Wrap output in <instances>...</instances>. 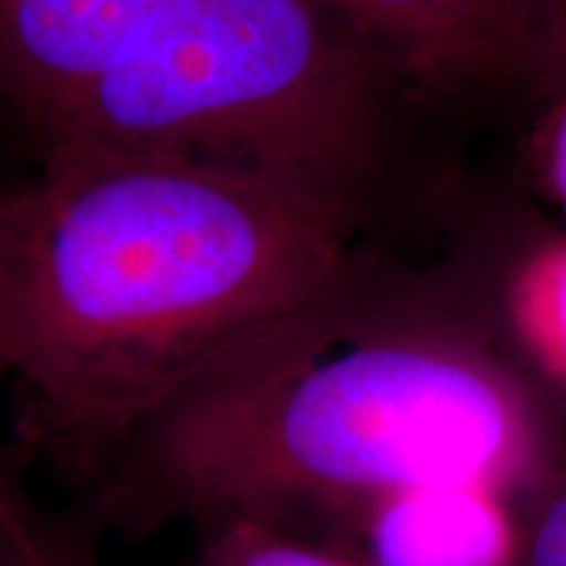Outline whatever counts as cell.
<instances>
[{
  "label": "cell",
  "mask_w": 566,
  "mask_h": 566,
  "mask_svg": "<svg viewBox=\"0 0 566 566\" xmlns=\"http://www.w3.org/2000/svg\"><path fill=\"white\" fill-rule=\"evenodd\" d=\"M0 566H101L95 543L19 491L0 504Z\"/></svg>",
  "instance_id": "8"
},
{
  "label": "cell",
  "mask_w": 566,
  "mask_h": 566,
  "mask_svg": "<svg viewBox=\"0 0 566 566\" xmlns=\"http://www.w3.org/2000/svg\"><path fill=\"white\" fill-rule=\"evenodd\" d=\"M530 87H533L537 95L548 97V101L566 97V3L562 13H558L554 30L548 34L546 48H543Z\"/></svg>",
  "instance_id": "12"
},
{
  "label": "cell",
  "mask_w": 566,
  "mask_h": 566,
  "mask_svg": "<svg viewBox=\"0 0 566 566\" xmlns=\"http://www.w3.org/2000/svg\"><path fill=\"white\" fill-rule=\"evenodd\" d=\"M0 189L21 441L95 488L150 424L357 260V223L192 163L61 145Z\"/></svg>",
  "instance_id": "1"
},
{
  "label": "cell",
  "mask_w": 566,
  "mask_h": 566,
  "mask_svg": "<svg viewBox=\"0 0 566 566\" xmlns=\"http://www.w3.org/2000/svg\"><path fill=\"white\" fill-rule=\"evenodd\" d=\"M171 0H0V116L32 153Z\"/></svg>",
  "instance_id": "5"
},
{
  "label": "cell",
  "mask_w": 566,
  "mask_h": 566,
  "mask_svg": "<svg viewBox=\"0 0 566 566\" xmlns=\"http://www.w3.org/2000/svg\"><path fill=\"white\" fill-rule=\"evenodd\" d=\"M537 150H541L543 179H546L551 195L566 210V97L551 101L543 132L537 137Z\"/></svg>",
  "instance_id": "11"
},
{
  "label": "cell",
  "mask_w": 566,
  "mask_h": 566,
  "mask_svg": "<svg viewBox=\"0 0 566 566\" xmlns=\"http://www.w3.org/2000/svg\"><path fill=\"white\" fill-rule=\"evenodd\" d=\"M535 313L527 317V344L543 370L566 391V252L554 258L543 275V292L533 296Z\"/></svg>",
  "instance_id": "10"
},
{
  "label": "cell",
  "mask_w": 566,
  "mask_h": 566,
  "mask_svg": "<svg viewBox=\"0 0 566 566\" xmlns=\"http://www.w3.org/2000/svg\"><path fill=\"white\" fill-rule=\"evenodd\" d=\"M562 454L516 367L433 292H373L359 258L134 441L92 488L142 533L237 516L357 546L407 493L506 504Z\"/></svg>",
  "instance_id": "2"
},
{
  "label": "cell",
  "mask_w": 566,
  "mask_h": 566,
  "mask_svg": "<svg viewBox=\"0 0 566 566\" xmlns=\"http://www.w3.org/2000/svg\"><path fill=\"white\" fill-rule=\"evenodd\" d=\"M514 520L512 566H566V462L509 501Z\"/></svg>",
  "instance_id": "9"
},
{
  "label": "cell",
  "mask_w": 566,
  "mask_h": 566,
  "mask_svg": "<svg viewBox=\"0 0 566 566\" xmlns=\"http://www.w3.org/2000/svg\"><path fill=\"white\" fill-rule=\"evenodd\" d=\"M409 95L478 101L533 84L564 0H328Z\"/></svg>",
  "instance_id": "4"
},
{
  "label": "cell",
  "mask_w": 566,
  "mask_h": 566,
  "mask_svg": "<svg viewBox=\"0 0 566 566\" xmlns=\"http://www.w3.org/2000/svg\"><path fill=\"white\" fill-rule=\"evenodd\" d=\"M200 533L192 566H375L363 548L265 520H223Z\"/></svg>",
  "instance_id": "7"
},
{
  "label": "cell",
  "mask_w": 566,
  "mask_h": 566,
  "mask_svg": "<svg viewBox=\"0 0 566 566\" xmlns=\"http://www.w3.org/2000/svg\"><path fill=\"white\" fill-rule=\"evenodd\" d=\"M514 546L506 501L478 488L399 495L357 537L375 566H512Z\"/></svg>",
  "instance_id": "6"
},
{
  "label": "cell",
  "mask_w": 566,
  "mask_h": 566,
  "mask_svg": "<svg viewBox=\"0 0 566 566\" xmlns=\"http://www.w3.org/2000/svg\"><path fill=\"white\" fill-rule=\"evenodd\" d=\"M409 95L328 0H171L34 153L153 155L265 184L363 226Z\"/></svg>",
  "instance_id": "3"
},
{
  "label": "cell",
  "mask_w": 566,
  "mask_h": 566,
  "mask_svg": "<svg viewBox=\"0 0 566 566\" xmlns=\"http://www.w3.org/2000/svg\"><path fill=\"white\" fill-rule=\"evenodd\" d=\"M19 491H24V483L19 478L17 459H13V451L9 446L0 441V504Z\"/></svg>",
  "instance_id": "13"
}]
</instances>
